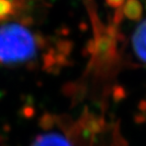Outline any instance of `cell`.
Returning <instances> with one entry per match:
<instances>
[{
  "label": "cell",
  "mask_w": 146,
  "mask_h": 146,
  "mask_svg": "<svg viewBox=\"0 0 146 146\" xmlns=\"http://www.w3.org/2000/svg\"><path fill=\"white\" fill-rule=\"evenodd\" d=\"M124 1L125 0H107V2L109 3V5H111L113 7H116V8H120L123 5Z\"/></svg>",
  "instance_id": "8992f818"
},
{
  "label": "cell",
  "mask_w": 146,
  "mask_h": 146,
  "mask_svg": "<svg viewBox=\"0 0 146 146\" xmlns=\"http://www.w3.org/2000/svg\"><path fill=\"white\" fill-rule=\"evenodd\" d=\"M139 109L141 110V111H146V102L145 100H142L141 103H140Z\"/></svg>",
  "instance_id": "52a82bcc"
},
{
  "label": "cell",
  "mask_w": 146,
  "mask_h": 146,
  "mask_svg": "<svg viewBox=\"0 0 146 146\" xmlns=\"http://www.w3.org/2000/svg\"><path fill=\"white\" fill-rule=\"evenodd\" d=\"M132 45L137 57L146 63V19L135 30L132 36Z\"/></svg>",
  "instance_id": "3957f363"
},
{
  "label": "cell",
  "mask_w": 146,
  "mask_h": 146,
  "mask_svg": "<svg viewBox=\"0 0 146 146\" xmlns=\"http://www.w3.org/2000/svg\"><path fill=\"white\" fill-rule=\"evenodd\" d=\"M38 52V41L27 27L16 23L0 25V63L15 65L30 61Z\"/></svg>",
  "instance_id": "7a4b0ae2"
},
{
  "label": "cell",
  "mask_w": 146,
  "mask_h": 146,
  "mask_svg": "<svg viewBox=\"0 0 146 146\" xmlns=\"http://www.w3.org/2000/svg\"><path fill=\"white\" fill-rule=\"evenodd\" d=\"M12 11V4L10 0H0V21H2Z\"/></svg>",
  "instance_id": "5b68a950"
},
{
  "label": "cell",
  "mask_w": 146,
  "mask_h": 146,
  "mask_svg": "<svg viewBox=\"0 0 146 146\" xmlns=\"http://www.w3.org/2000/svg\"><path fill=\"white\" fill-rule=\"evenodd\" d=\"M32 146H126L119 133L94 116L38 135Z\"/></svg>",
  "instance_id": "6da1fadb"
},
{
  "label": "cell",
  "mask_w": 146,
  "mask_h": 146,
  "mask_svg": "<svg viewBox=\"0 0 146 146\" xmlns=\"http://www.w3.org/2000/svg\"><path fill=\"white\" fill-rule=\"evenodd\" d=\"M124 13L132 21H138L142 16V5L138 0H128L124 7Z\"/></svg>",
  "instance_id": "277c9868"
}]
</instances>
